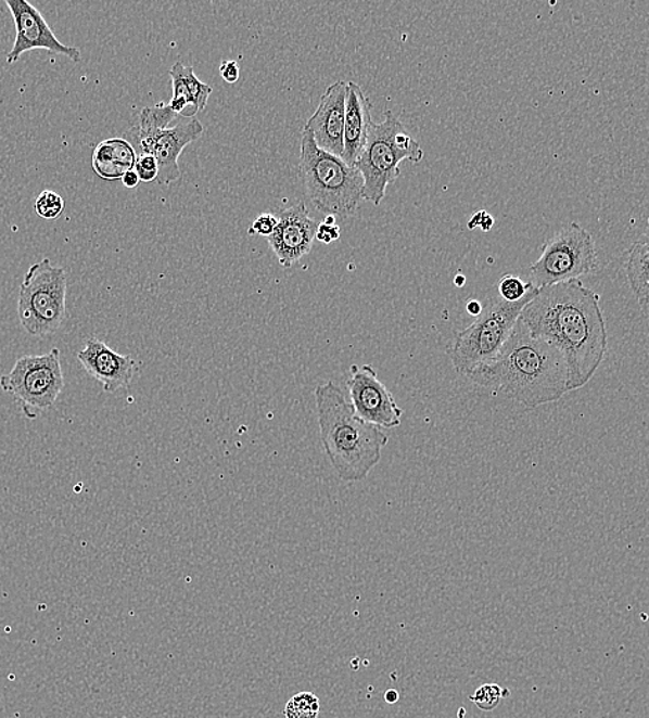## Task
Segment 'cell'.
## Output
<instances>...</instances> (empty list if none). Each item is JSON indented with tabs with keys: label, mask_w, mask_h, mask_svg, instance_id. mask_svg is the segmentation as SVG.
<instances>
[{
	"label": "cell",
	"mask_w": 649,
	"mask_h": 718,
	"mask_svg": "<svg viewBox=\"0 0 649 718\" xmlns=\"http://www.w3.org/2000/svg\"><path fill=\"white\" fill-rule=\"evenodd\" d=\"M177 73L180 74L182 80H184L186 88L189 90L192 104L196 113L204 111L207 105V100H209L213 89L209 85H206L196 77L194 68L190 65H184L180 62L174 64Z\"/></svg>",
	"instance_id": "20"
},
{
	"label": "cell",
	"mask_w": 649,
	"mask_h": 718,
	"mask_svg": "<svg viewBox=\"0 0 649 718\" xmlns=\"http://www.w3.org/2000/svg\"><path fill=\"white\" fill-rule=\"evenodd\" d=\"M204 134V126L196 118H184L156 138L154 153L160 166L158 183L169 185L180 179L179 158L186 146Z\"/></svg>",
	"instance_id": "15"
},
{
	"label": "cell",
	"mask_w": 649,
	"mask_h": 718,
	"mask_svg": "<svg viewBox=\"0 0 649 718\" xmlns=\"http://www.w3.org/2000/svg\"><path fill=\"white\" fill-rule=\"evenodd\" d=\"M423 158L424 153L418 141L408 133L392 110L384 111L383 123L370 125L367 144L355 165L364 177L362 198L380 205L389 185L400 176V162L420 164Z\"/></svg>",
	"instance_id": "5"
},
{
	"label": "cell",
	"mask_w": 649,
	"mask_h": 718,
	"mask_svg": "<svg viewBox=\"0 0 649 718\" xmlns=\"http://www.w3.org/2000/svg\"><path fill=\"white\" fill-rule=\"evenodd\" d=\"M67 271L49 259L29 267L20 287L17 313L34 337L54 335L67 316Z\"/></svg>",
	"instance_id": "7"
},
{
	"label": "cell",
	"mask_w": 649,
	"mask_h": 718,
	"mask_svg": "<svg viewBox=\"0 0 649 718\" xmlns=\"http://www.w3.org/2000/svg\"><path fill=\"white\" fill-rule=\"evenodd\" d=\"M469 379L529 409L559 401L568 393L564 356L552 344L532 336L520 320L498 356Z\"/></svg>",
	"instance_id": "2"
},
{
	"label": "cell",
	"mask_w": 649,
	"mask_h": 718,
	"mask_svg": "<svg viewBox=\"0 0 649 718\" xmlns=\"http://www.w3.org/2000/svg\"><path fill=\"white\" fill-rule=\"evenodd\" d=\"M278 226V217L270 214H263L252 222L250 235H260L270 238Z\"/></svg>",
	"instance_id": "26"
},
{
	"label": "cell",
	"mask_w": 649,
	"mask_h": 718,
	"mask_svg": "<svg viewBox=\"0 0 649 718\" xmlns=\"http://www.w3.org/2000/svg\"><path fill=\"white\" fill-rule=\"evenodd\" d=\"M78 361L90 377L103 384L105 393H116L128 388L136 373V361L130 356H122L106 346L100 338L90 337L84 350L76 354Z\"/></svg>",
	"instance_id": "14"
},
{
	"label": "cell",
	"mask_w": 649,
	"mask_h": 718,
	"mask_svg": "<svg viewBox=\"0 0 649 718\" xmlns=\"http://www.w3.org/2000/svg\"><path fill=\"white\" fill-rule=\"evenodd\" d=\"M139 176L140 181L151 183V181L158 180L160 166L154 155H139L137 156L135 169Z\"/></svg>",
	"instance_id": "25"
},
{
	"label": "cell",
	"mask_w": 649,
	"mask_h": 718,
	"mask_svg": "<svg viewBox=\"0 0 649 718\" xmlns=\"http://www.w3.org/2000/svg\"><path fill=\"white\" fill-rule=\"evenodd\" d=\"M314 396L324 453L334 472L343 482H362L382 459L387 434L364 421L336 384H319Z\"/></svg>",
	"instance_id": "3"
},
{
	"label": "cell",
	"mask_w": 649,
	"mask_h": 718,
	"mask_svg": "<svg viewBox=\"0 0 649 718\" xmlns=\"http://www.w3.org/2000/svg\"><path fill=\"white\" fill-rule=\"evenodd\" d=\"M298 166L304 189L319 214L346 220L358 210L364 200L361 171L319 149L311 131L306 129L302 133Z\"/></svg>",
	"instance_id": "4"
},
{
	"label": "cell",
	"mask_w": 649,
	"mask_h": 718,
	"mask_svg": "<svg viewBox=\"0 0 649 718\" xmlns=\"http://www.w3.org/2000/svg\"><path fill=\"white\" fill-rule=\"evenodd\" d=\"M176 116L169 104L160 103L154 107H145L141 110L137 124L126 131L124 139L133 146L137 156L152 155L156 138L169 128Z\"/></svg>",
	"instance_id": "17"
},
{
	"label": "cell",
	"mask_w": 649,
	"mask_h": 718,
	"mask_svg": "<svg viewBox=\"0 0 649 718\" xmlns=\"http://www.w3.org/2000/svg\"><path fill=\"white\" fill-rule=\"evenodd\" d=\"M534 287L531 282L525 283L520 277L507 274L500 278L498 291L501 300L516 303L522 300Z\"/></svg>",
	"instance_id": "24"
},
{
	"label": "cell",
	"mask_w": 649,
	"mask_h": 718,
	"mask_svg": "<svg viewBox=\"0 0 649 718\" xmlns=\"http://www.w3.org/2000/svg\"><path fill=\"white\" fill-rule=\"evenodd\" d=\"M347 388L349 401L364 421L380 428L399 426L404 411L395 402L392 392L380 382L377 369L353 366L349 368Z\"/></svg>",
	"instance_id": "10"
},
{
	"label": "cell",
	"mask_w": 649,
	"mask_h": 718,
	"mask_svg": "<svg viewBox=\"0 0 649 718\" xmlns=\"http://www.w3.org/2000/svg\"><path fill=\"white\" fill-rule=\"evenodd\" d=\"M465 283H466V277L465 275H456V278H455V285L456 286L461 287V286L465 285Z\"/></svg>",
	"instance_id": "34"
},
{
	"label": "cell",
	"mask_w": 649,
	"mask_h": 718,
	"mask_svg": "<svg viewBox=\"0 0 649 718\" xmlns=\"http://www.w3.org/2000/svg\"><path fill=\"white\" fill-rule=\"evenodd\" d=\"M220 75L227 84H236L240 79V65L237 62H222L220 65Z\"/></svg>",
	"instance_id": "29"
},
{
	"label": "cell",
	"mask_w": 649,
	"mask_h": 718,
	"mask_svg": "<svg viewBox=\"0 0 649 718\" xmlns=\"http://www.w3.org/2000/svg\"><path fill=\"white\" fill-rule=\"evenodd\" d=\"M318 227V222L308 215L304 201H298L297 204L281 211L278 216L277 229L268 238V245L282 267L295 266L310 253Z\"/></svg>",
	"instance_id": "12"
},
{
	"label": "cell",
	"mask_w": 649,
	"mask_h": 718,
	"mask_svg": "<svg viewBox=\"0 0 649 718\" xmlns=\"http://www.w3.org/2000/svg\"><path fill=\"white\" fill-rule=\"evenodd\" d=\"M520 321L532 336L559 348L568 368V392L586 386L607 352V326L600 296L581 280L542 287Z\"/></svg>",
	"instance_id": "1"
},
{
	"label": "cell",
	"mask_w": 649,
	"mask_h": 718,
	"mask_svg": "<svg viewBox=\"0 0 649 718\" xmlns=\"http://www.w3.org/2000/svg\"><path fill=\"white\" fill-rule=\"evenodd\" d=\"M598 268L596 242L580 222H568L550 236L539 259L532 262L530 274L536 290L556 283L581 280Z\"/></svg>",
	"instance_id": "8"
},
{
	"label": "cell",
	"mask_w": 649,
	"mask_h": 718,
	"mask_svg": "<svg viewBox=\"0 0 649 718\" xmlns=\"http://www.w3.org/2000/svg\"><path fill=\"white\" fill-rule=\"evenodd\" d=\"M539 290H532L522 300L509 303L496 300L481 312L476 321L461 331L450 350L455 371L469 377L476 368L485 366L496 356L509 341L522 311L536 296Z\"/></svg>",
	"instance_id": "6"
},
{
	"label": "cell",
	"mask_w": 649,
	"mask_h": 718,
	"mask_svg": "<svg viewBox=\"0 0 649 718\" xmlns=\"http://www.w3.org/2000/svg\"><path fill=\"white\" fill-rule=\"evenodd\" d=\"M122 183H124L126 189H137V185L140 184V179L135 170H130L128 174L122 177Z\"/></svg>",
	"instance_id": "30"
},
{
	"label": "cell",
	"mask_w": 649,
	"mask_h": 718,
	"mask_svg": "<svg viewBox=\"0 0 649 718\" xmlns=\"http://www.w3.org/2000/svg\"><path fill=\"white\" fill-rule=\"evenodd\" d=\"M495 225V219L492 217L488 211L480 210L479 214H475L471 217L469 221V229L474 230L476 227L483 229L484 231H489Z\"/></svg>",
	"instance_id": "28"
},
{
	"label": "cell",
	"mask_w": 649,
	"mask_h": 718,
	"mask_svg": "<svg viewBox=\"0 0 649 718\" xmlns=\"http://www.w3.org/2000/svg\"><path fill=\"white\" fill-rule=\"evenodd\" d=\"M384 700H385V702H387V703H395V702H398V700H399V694H398V692L395 691V690H390V691L385 692Z\"/></svg>",
	"instance_id": "32"
},
{
	"label": "cell",
	"mask_w": 649,
	"mask_h": 718,
	"mask_svg": "<svg viewBox=\"0 0 649 718\" xmlns=\"http://www.w3.org/2000/svg\"><path fill=\"white\" fill-rule=\"evenodd\" d=\"M468 312L470 316L473 317H480L481 312H483V306H481V303L479 300H470L468 303Z\"/></svg>",
	"instance_id": "31"
},
{
	"label": "cell",
	"mask_w": 649,
	"mask_h": 718,
	"mask_svg": "<svg viewBox=\"0 0 649 718\" xmlns=\"http://www.w3.org/2000/svg\"><path fill=\"white\" fill-rule=\"evenodd\" d=\"M510 695V691L507 688L500 687L499 684H484L480 688H476L473 695L470 696V701L474 703L480 710L492 711L495 710L501 703Z\"/></svg>",
	"instance_id": "22"
},
{
	"label": "cell",
	"mask_w": 649,
	"mask_h": 718,
	"mask_svg": "<svg viewBox=\"0 0 649 718\" xmlns=\"http://www.w3.org/2000/svg\"><path fill=\"white\" fill-rule=\"evenodd\" d=\"M372 104L361 86L347 82L346 120H344V150L342 159L355 166L367 144L368 131L373 124Z\"/></svg>",
	"instance_id": "16"
},
{
	"label": "cell",
	"mask_w": 649,
	"mask_h": 718,
	"mask_svg": "<svg viewBox=\"0 0 649 718\" xmlns=\"http://www.w3.org/2000/svg\"><path fill=\"white\" fill-rule=\"evenodd\" d=\"M35 211L39 217L44 220H55L63 215L65 202L63 196L52 190H44L40 192L37 201H35Z\"/></svg>",
	"instance_id": "23"
},
{
	"label": "cell",
	"mask_w": 649,
	"mask_h": 718,
	"mask_svg": "<svg viewBox=\"0 0 649 718\" xmlns=\"http://www.w3.org/2000/svg\"><path fill=\"white\" fill-rule=\"evenodd\" d=\"M7 7L12 12L15 24V40L13 49L8 54L9 65L17 63L23 54L35 49L65 55L74 63L80 62V50L61 43L46 23L42 13L27 0H7Z\"/></svg>",
	"instance_id": "11"
},
{
	"label": "cell",
	"mask_w": 649,
	"mask_h": 718,
	"mask_svg": "<svg viewBox=\"0 0 649 718\" xmlns=\"http://www.w3.org/2000/svg\"><path fill=\"white\" fill-rule=\"evenodd\" d=\"M283 713L287 718H318V696L313 692H301L289 700Z\"/></svg>",
	"instance_id": "21"
},
{
	"label": "cell",
	"mask_w": 649,
	"mask_h": 718,
	"mask_svg": "<svg viewBox=\"0 0 649 718\" xmlns=\"http://www.w3.org/2000/svg\"><path fill=\"white\" fill-rule=\"evenodd\" d=\"M137 154L124 138L109 139L94 149V174L103 180H122L128 171L135 169Z\"/></svg>",
	"instance_id": "18"
},
{
	"label": "cell",
	"mask_w": 649,
	"mask_h": 718,
	"mask_svg": "<svg viewBox=\"0 0 649 718\" xmlns=\"http://www.w3.org/2000/svg\"><path fill=\"white\" fill-rule=\"evenodd\" d=\"M347 82L338 80L322 94L316 113L304 129L311 131L319 149L342 158L346 120Z\"/></svg>",
	"instance_id": "13"
},
{
	"label": "cell",
	"mask_w": 649,
	"mask_h": 718,
	"mask_svg": "<svg viewBox=\"0 0 649 718\" xmlns=\"http://www.w3.org/2000/svg\"><path fill=\"white\" fill-rule=\"evenodd\" d=\"M322 222H323V225H327V226H334V225H336V216L327 215V216H324V219H323Z\"/></svg>",
	"instance_id": "33"
},
{
	"label": "cell",
	"mask_w": 649,
	"mask_h": 718,
	"mask_svg": "<svg viewBox=\"0 0 649 718\" xmlns=\"http://www.w3.org/2000/svg\"><path fill=\"white\" fill-rule=\"evenodd\" d=\"M0 387L22 407L25 418L35 421L54 406L64 388L59 348L18 358L12 371L0 376Z\"/></svg>",
	"instance_id": "9"
},
{
	"label": "cell",
	"mask_w": 649,
	"mask_h": 718,
	"mask_svg": "<svg viewBox=\"0 0 649 718\" xmlns=\"http://www.w3.org/2000/svg\"><path fill=\"white\" fill-rule=\"evenodd\" d=\"M625 265L628 285L638 305L649 307V219L646 231L627 249Z\"/></svg>",
	"instance_id": "19"
},
{
	"label": "cell",
	"mask_w": 649,
	"mask_h": 718,
	"mask_svg": "<svg viewBox=\"0 0 649 718\" xmlns=\"http://www.w3.org/2000/svg\"><path fill=\"white\" fill-rule=\"evenodd\" d=\"M340 238V227L338 225L327 226L321 222L318 227L316 240L324 245H331L332 242L338 241Z\"/></svg>",
	"instance_id": "27"
}]
</instances>
